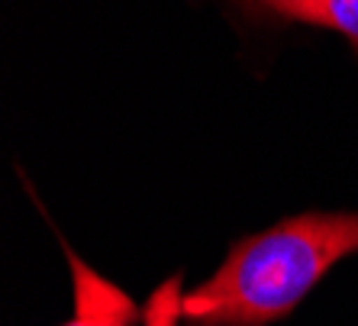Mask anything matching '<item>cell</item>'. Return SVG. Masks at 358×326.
Returning a JSON list of instances; mask_svg holds the SVG:
<instances>
[{
    "label": "cell",
    "mask_w": 358,
    "mask_h": 326,
    "mask_svg": "<svg viewBox=\"0 0 358 326\" xmlns=\"http://www.w3.org/2000/svg\"><path fill=\"white\" fill-rule=\"evenodd\" d=\"M358 252V213H300L245 236L213 275L184 294L187 326L278 323L342 259Z\"/></svg>",
    "instance_id": "cell-1"
},
{
    "label": "cell",
    "mask_w": 358,
    "mask_h": 326,
    "mask_svg": "<svg viewBox=\"0 0 358 326\" xmlns=\"http://www.w3.org/2000/svg\"><path fill=\"white\" fill-rule=\"evenodd\" d=\"M65 259L71 268V297H75V313L62 326H136L142 323L139 307L123 288L97 275L87 262L65 246Z\"/></svg>",
    "instance_id": "cell-2"
},
{
    "label": "cell",
    "mask_w": 358,
    "mask_h": 326,
    "mask_svg": "<svg viewBox=\"0 0 358 326\" xmlns=\"http://www.w3.org/2000/svg\"><path fill=\"white\" fill-rule=\"evenodd\" d=\"M255 7L284 20L326 26L345 36L349 45L358 52V0H259Z\"/></svg>",
    "instance_id": "cell-3"
},
{
    "label": "cell",
    "mask_w": 358,
    "mask_h": 326,
    "mask_svg": "<svg viewBox=\"0 0 358 326\" xmlns=\"http://www.w3.org/2000/svg\"><path fill=\"white\" fill-rule=\"evenodd\" d=\"M184 281L181 275L168 278L162 288H155L142 313V326H178L184 320Z\"/></svg>",
    "instance_id": "cell-4"
},
{
    "label": "cell",
    "mask_w": 358,
    "mask_h": 326,
    "mask_svg": "<svg viewBox=\"0 0 358 326\" xmlns=\"http://www.w3.org/2000/svg\"><path fill=\"white\" fill-rule=\"evenodd\" d=\"M245 3H249V7H255V3H259V0H245Z\"/></svg>",
    "instance_id": "cell-5"
}]
</instances>
